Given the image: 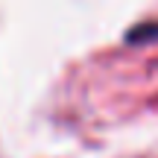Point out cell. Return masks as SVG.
I'll use <instances>...</instances> for the list:
<instances>
[{"mask_svg": "<svg viewBox=\"0 0 158 158\" xmlns=\"http://www.w3.org/2000/svg\"><path fill=\"white\" fill-rule=\"evenodd\" d=\"M147 35H158V23H155V27H141V29H135L129 38H147Z\"/></svg>", "mask_w": 158, "mask_h": 158, "instance_id": "cell-1", "label": "cell"}]
</instances>
